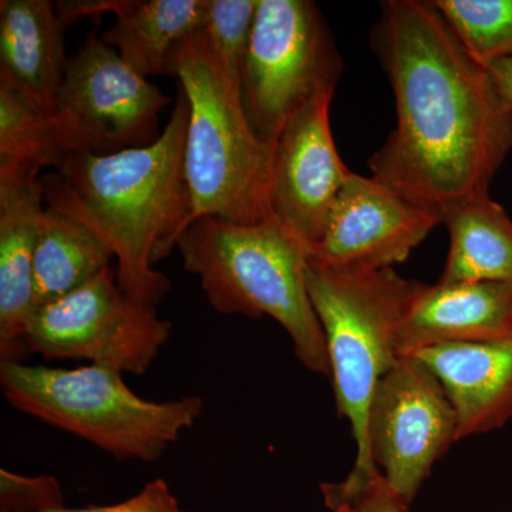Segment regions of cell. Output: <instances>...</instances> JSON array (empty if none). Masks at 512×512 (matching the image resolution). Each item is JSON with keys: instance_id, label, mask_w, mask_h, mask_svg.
<instances>
[{"instance_id": "cell-23", "label": "cell", "mask_w": 512, "mask_h": 512, "mask_svg": "<svg viewBox=\"0 0 512 512\" xmlns=\"http://www.w3.org/2000/svg\"><path fill=\"white\" fill-rule=\"evenodd\" d=\"M325 503L333 512H407L406 501L384 480L382 473L366 480L346 478L338 484H322Z\"/></svg>"}, {"instance_id": "cell-5", "label": "cell", "mask_w": 512, "mask_h": 512, "mask_svg": "<svg viewBox=\"0 0 512 512\" xmlns=\"http://www.w3.org/2000/svg\"><path fill=\"white\" fill-rule=\"evenodd\" d=\"M123 373L0 362L5 399L20 412L89 441L119 460L153 463L200 420L204 400L151 402L128 389Z\"/></svg>"}, {"instance_id": "cell-18", "label": "cell", "mask_w": 512, "mask_h": 512, "mask_svg": "<svg viewBox=\"0 0 512 512\" xmlns=\"http://www.w3.org/2000/svg\"><path fill=\"white\" fill-rule=\"evenodd\" d=\"M450 247L441 284H512V218L490 195L470 198L440 215Z\"/></svg>"}, {"instance_id": "cell-24", "label": "cell", "mask_w": 512, "mask_h": 512, "mask_svg": "<svg viewBox=\"0 0 512 512\" xmlns=\"http://www.w3.org/2000/svg\"><path fill=\"white\" fill-rule=\"evenodd\" d=\"M2 512H45L64 507L62 485L55 477H25L0 470Z\"/></svg>"}, {"instance_id": "cell-16", "label": "cell", "mask_w": 512, "mask_h": 512, "mask_svg": "<svg viewBox=\"0 0 512 512\" xmlns=\"http://www.w3.org/2000/svg\"><path fill=\"white\" fill-rule=\"evenodd\" d=\"M439 377L457 413V439L501 429L512 420V336L448 343L412 353Z\"/></svg>"}, {"instance_id": "cell-9", "label": "cell", "mask_w": 512, "mask_h": 512, "mask_svg": "<svg viewBox=\"0 0 512 512\" xmlns=\"http://www.w3.org/2000/svg\"><path fill=\"white\" fill-rule=\"evenodd\" d=\"M171 323L156 308L128 298L107 268L86 285L35 309L25 330L28 353L89 360L143 376L170 339Z\"/></svg>"}, {"instance_id": "cell-3", "label": "cell", "mask_w": 512, "mask_h": 512, "mask_svg": "<svg viewBox=\"0 0 512 512\" xmlns=\"http://www.w3.org/2000/svg\"><path fill=\"white\" fill-rule=\"evenodd\" d=\"M177 248L215 311L276 320L299 362L330 379L325 335L306 285L309 252L291 232L274 220L234 224L204 217L185 229Z\"/></svg>"}, {"instance_id": "cell-15", "label": "cell", "mask_w": 512, "mask_h": 512, "mask_svg": "<svg viewBox=\"0 0 512 512\" xmlns=\"http://www.w3.org/2000/svg\"><path fill=\"white\" fill-rule=\"evenodd\" d=\"M55 6L66 29L77 19L113 12L116 25L101 40L147 79L167 74L174 46L202 28L207 0H64Z\"/></svg>"}, {"instance_id": "cell-19", "label": "cell", "mask_w": 512, "mask_h": 512, "mask_svg": "<svg viewBox=\"0 0 512 512\" xmlns=\"http://www.w3.org/2000/svg\"><path fill=\"white\" fill-rule=\"evenodd\" d=\"M113 258L89 228L46 207L33 261V311L86 285Z\"/></svg>"}, {"instance_id": "cell-20", "label": "cell", "mask_w": 512, "mask_h": 512, "mask_svg": "<svg viewBox=\"0 0 512 512\" xmlns=\"http://www.w3.org/2000/svg\"><path fill=\"white\" fill-rule=\"evenodd\" d=\"M468 55L484 67L512 57V0H433Z\"/></svg>"}, {"instance_id": "cell-11", "label": "cell", "mask_w": 512, "mask_h": 512, "mask_svg": "<svg viewBox=\"0 0 512 512\" xmlns=\"http://www.w3.org/2000/svg\"><path fill=\"white\" fill-rule=\"evenodd\" d=\"M335 92L320 94L286 123L274 146L272 218L305 245L320 241L352 171L340 158L330 130Z\"/></svg>"}, {"instance_id": "cell-8", "label": "cell", "mask_w": 512, "mask_h": 512, "mask_svg": "<svg viewBox=\"0 0 512 512\" xmlns=\"http://www.w3.org/2000/svg\"><path fill=\"white\" fill-rule=\"evenodd\" d=\"M170 103L116 49L89 33L67 63L50 116L57 154L110 156L150 146L160 137L158 119Z\"/></svg>"}, {"instance_id": "cell-21", "label": "cell", "mask_w": 512, "mask_h": 512, "mask_svg": "<svg viewBox=\"0 0 512 512\" xmlns=\"http://www.w3.org/2000/svg\"><path fill=\"white\" fill-rule=\"evenodd\" d=\"M56 156L50 116L0 86V171L52 167Z\"/></svg>"}, {"instance_id": "cell-7", "label": "cell", "mask_w": 512, "mask_h": 512, "mask_svg": "<svg viewBox=\"0 0 512 512\" xmlns=\"http://www.w3.org/2000/svg\"><path fill=\"white\" fill-rule=\"evenodd\" d=\"M342 57L311 0H259L242 67V107L259 140L275 146L289 120L320 94L335 92Z\"/></svg>"}, {"instance_id": "cell-26", "label": "cell", "mask_w": 512, "mask_h": 512, "mask_svg": "<svg viewBox=\"0 0 512 512\" xmlns=\"http://www.w3.org/2000/svg\"><path fill=\"white\" fill-rule=\"evenodd\" d=\"M487 69L505 106L512 111V57L498 60V62L490 64Z\"/></svg>"}, {"instance_id": "cell-10", "label": "cell", "mask_w": 512, "mask_h": 512, "mask_svg": "<svg viewBox=\"0 0 512 512\" xmlns=\"http://www.w3.org/2000/svg\"><path fill=\"white\" fill-rule=\"evenodd\" d=\"M453 403L419 356H399L377 382L367 413V447L384 480L407 504L457 439Z\"/></svg>"}, {"instance_id": "cell-1", "label": "cell", "mask_w": 512, "mask_h": 512, "mask_svg": "<svg viewBox=\"0 0 512 512\" xmlns=\"http://www.w3.org/2000/svg\"><path fill=\"white\" fill-rule=\"evenodd\" d=\"M370 47L397 117L370 157L372 177L439 218L458 202L490 195L512 151V111L433 0L383 2Z\"/></svg>"}, {"instance_id": "cell-13", "label": "cell", "mask_w": 512, "mask_h": 512, "mask_svg": "<svg viewBox=\"0 0 512 512\" xmlns=\"http://www.w3.org/2000/svg\"><path fill=\"white\" fill-rule=\"evenodd\" d=\"M40 167L0 171V360L28 353L25 330L33 312V261L46 210Z\"/></svg>"}, {"instance_id": "cell-25", "label": "cell", "mask_w": 512, "mask_h": 512, "mask_svg": "<svg viewBox=\"0 0 512 512\" xmlns=\"http://www.w3.org/2000/svg\"><path fill=\"white\" fill-rule=\"evenodd\" d=\"M45 512H187L181 508L170 487L161 478L148 483L140 493L123 503L89 505L83 508L60 507Z\"/></svg>"}, {"instance_id": "cell-12", "label": "cell", "mask_w": 512, "mask_h": 512, "mask_svg": "<svg viewBox=\"0 0 512 512\" xmlns=\"http://www.w3.org/2000/svg\"><path fill=\"white\" fill-rule=\"evenodd\" d=\"M440 218L363 175H349L309 259L330 268L377 271L402 264Z\"/></svg>"}, {"instance_id": "cell-2", "label": "cell", "mask_w": 512, "mask_h": 512, "mask_svg": "<svg viewBox=\"0 0 512 512\" xmlns=\"http://www.w3.org/2000/svg\"><path fill=\"white\" fill-rule=\"evenodd\" d=\"M188 117L187 94L178 84L173 113L153 144L110 156L59 153L56 173L42 178L46 207L89 228L117 259L121 291L153 308L170 291L167 276L154 265L191 225Z\"/></svg>"}, {"instance_id": "cell-17", "label": "cell", "mask_w": 512, "mask_h": 512, "mask_svg": "<svg viewBox=\"0 0 512 512\" xmlns=\"http://www.w3.org/2000/svg\"><path fill=\"white\" fill-rule=\"evenodd\" d=\"M64 28L49 0L0 2V86L52 116L67 63Z\"/></svg>"}, {"instance_id": "cell-22", "label": "cell", "mask_w": 512, "mask_h": 512, "mask_svg": "<svg viewBox=\"0 0 512 512\" xmlns=\"http://www.w3.org/2000/svg\"><path fill=\"white\" fill-rule=\"evenodd\" d=\"M259 0H207L202 30L224 69L241 84Z\"/></svg>"}, {"instance_id": "cell-6", "label": "cell", "mask_w": 512, "mask_h": 512, "mask_svg": "<svg viewBox=\"0 0 512 512\" xmlns=\"http://www.w3.org/2000/svg\"><path fill=\"white\" fill-rule=\"evenodd\" d=\"M306 285L318 316L339 417L356 441L349 480L375 476L367 447V413L377 382L396 362V333L421 282L393 268L377 271L330 268L308 259Z\"/></svg>"}, {"instance_id": "cell-14", "label": "cell", "mask_w": 512, "mask_h": 512, "mask_svg": "<svg viewBox=\"0 0 512 512\" xmlns=\"http://www.w3.org/2000/svg\"><path fill=\"white\" fill-rule=\"evenodd\" d=\"M512 336V284L421 285L396 333L397 356L448 343L493 342Z\"/></svg>"}, {"instance_id": "cell-4", "label": "cell", "mask_w": 512, "mask_h": 512, "mask_svg": "<svg viewBox=\"0 0 512 512\" xmlns=\"http://www.w3.org/2000/svg\"><path fill=\"white\" fill-rule=\"evenodd\" d=\"M167 74L177 77L190 107L185 173L191 224L204 217L234 224L274 220L269 205L274 146L249 126L239 83L218 60L204 30L174 46Z\"/></svg>"}]
</instances>
